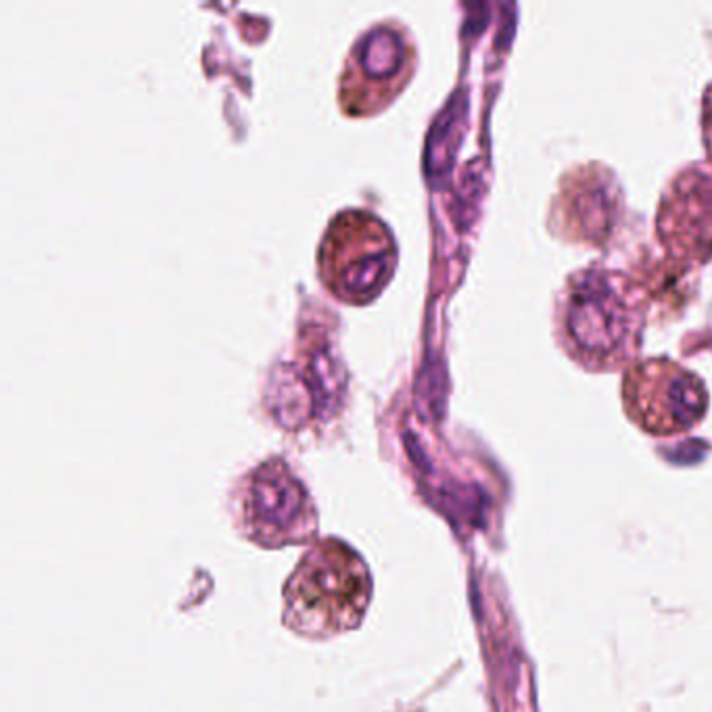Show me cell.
<instances>
[{
	"instance_id": "6da1fadb",
	"label": "cell",
	"mask_w": 712,
	"mask_h": 712,
	"mask_svg": "<svg viewBox=\"0 0 712 712\" xmlns=\"http://www.w3.org/2000/svg\"><path fill=\"white\" fill-rule=\"evenodd\" d=\"M642 284L604 266L573 272L554 305L560 349L587 372L606 374L639 362L648 322Z\"/></svg>"
},
{
	"instance_id": "7a4b0ae2",
	"label": "cell",
	"mask_w": 712,
	"mask_h": 712,
	"mask_svg": "<svg viewBox=\"0 0 712 712\" xmlns=\"http://www.w3.org/2000/svg\"><path fill=\"white\" fill-rule=\"evenodd\" d=\"M368 602L370 575L362 558L341 541H324L287 585V623L303 635L326 637L358 625Z\"/></svg>"
},
{
	"instance_id": "3957f363",
	"label": "cell",
	"mask_w": 712,
	"mask_h": 712,
	"mask_svg": "<svg viewBox=\"0 0 712 712\" xmlns=\"http://www.w3.org/2000/svg\"><path fill=\"white\" fill-rule=\"evenodd\" d=\"M621 397L627 418L654 437L692 431L710 399L702 378L669 358L639 360L627 368Z\"/></svg>"
},
{
	"instance_id": "277c9868",
	"label": "cell",
	"mask_w": 712,
	"mask_h": 712,
	"mask_svg": "<svg viewBox=\"0 0 712 712\" xmlns=\"http://www.w3.org/2000/svg\"><path fill=\"white\" fill-rule=\"evenodd\" d=\"M623 213L621 180L604 163H583L560 178L548 228L564 243L606 247L621 226Z\"/></svg>"
},
{
	"instance_id": "5b68a950",
	"label": "cell",
	"mask_w": 712,
	"mask_h": 712,
	"mask_svg": "<svg viewBox=\"0 0 712 712\" xmlns=\"http://www.w3.org/2000/svg\"><path fill=\"white\" fill-rule=\"evenodd\" d=\"M656 232L662 249L681 268L712 259V165L692 163L660 195Z\"/></svg>"
},
{
	"instance_id": "8992f818",
	"label": "cell",
	"mask_w": 712,
	"mask_h": 712,
	"mask_svg": "<svg viewBox=\"0 0 712 712\" xmlns=\"http://www.w3.org/2000/svg\"><path fill=\"white\" fill-rule=\"evenodd\" d=\"M332 255V282L347 299H368L391 274L395 247L387 228L360 211L341 213L330 224L322 257Z\"/></svg>"
},
{
	"instance_id": "52a82bcc",
	"label": "cell",
	"mask_w": 712,
	"mask_h": 712,
	"mask_svg": "<svg viewBox=\"0 0 712 712\" xmlns=\"http://www.w3.org/2000/svg\"><path fill=\"white\" fill-rule=\"evenodd\" d=\"M249 493V520L255 531H268V541H297L314 531L303 487L287 466H261Z\"/></svg>"
},
{
	"instance_id": "ba28073f",
	"label": "cell",
	"mask_w": 712,
	"mask_h": 712,
	"mask_svg": "<svg viewBox=\"0 0 712 712\" xmlns=\"http://www.w3.org/2000/svg\"><path fill=\"white\" fill-rule=\"evenodd\" d=\"M700 126H702V142H704V149L708 155V163L712 165V82L706 86V90L702 94Z\"/></svg>"
}]
</instances>
